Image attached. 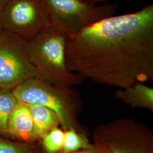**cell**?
I'll return each instance as SVG.
<instances>
[{
  "label": "cell",
  "mask_w": 153,
  "mask_h": 153,
  "mask_svg": "<svg viewBox=\"0 0 153 153\" xmlns=\"http://www.w3.org/2000/svg\"><path fill=\"white\" fill-rule=\"evenodd\" d=\"M116 97L132 108H142L153 111V89L143 83H136L122 88L115 94Z\"/></svg>",
  "instance_id": "9c48e42d"
},
{
  "label": "cell",
  "mask_w": 153,
  "mask_h": 153,
  "mask_svg": "<svg viewBox=\"0 0 153 153\" xmlns=\"http://www.w3.org/2000/svg\"><path fill=\"white\" fill-rule=\"evenodd\" d=\"M65 59L70 71L104 85L125 88L153 80V4L68 36Z\"/></svg>",
  "instance_id": "6da1fadb"
},
{
  "label": "cell",
  "mask_w": 153,
  "mask_h": 153,
  "mask_svg": "<svg viewBox=\"0 0 153 153\" xmlns=\"http://www.w3.org/2000/svg\"><path fill=\"white\" fill-rule=\"evenodd\" d=\"M4 30L25 40L51 27L43 0H10L0 15Z\"/></svg>",
  "instance_id": "8992f818"
},
{
  "label": "cell",
  "mask_w": 153,
  "mask_h": 153,
  "mask_svg": "<svg viewBox=\"0 0 153 153\" xmlns=\"http://www.w3.org/2000/svg\"><path fill=\"white\" fill-rule=\"evenodd\" d=\"M1 90H1V88H0V93H1Z\"/></svg>",
  "instance_id": "d6986e66"
},
{
  "label": "cell",
  "mask_w": 153,
  "mask_h": 153,
  "mask_svg": "<svg viewBox=\"0 0 153 153\" xmlns=\"http://www.w3.org/2000/svg\"><path fill=\"white\" fill-rule=\"evenodd\" d=\"M82 1H83L86 3L90 4H95V5H98V4L102 3V2H104L107 1V0H81Z\"/></svg>",
  "instance_id": "2e32d148"
},
{
  "label": "cell",
  "mask_w": 153,
  "mask_h": 153,
  "mask_svg": "<svg viewBox=\"0 0 153 153\" xmlns=\"http://www.w3.org/2000/svg\"><path fill=\"white\" fill-rule=\"evenodd\" d=\"M63 146L60 153H71L94 147L83 133L74 129L64 131Z\"/></svg>",
  "instance_id": "8fae6325"
},
{
  "label": "cell",
  "mask_w": 153,
  "mask_h": 153,
  "mask_svg": "<svg viewBox=\"0 0 153 153\" xmlns=\"http://www.w3.org/2000/svg\"><path fill=\"white\" fill-rule=\"evenodd\" d=\"M93 141L99 153H153V131L130 118L97 126Z\"/></svg>",
  "instance_id": "277c9868"
},
{
  "label": "cell",
  "mask_w": 153,
  "mask_h": 153,
  "mask_svg": "<svg viewBox=\"0 0 153 153\" xmlns=\"http://www.w3.org/2000/svg\"><path fill=\"white\" fill-rule=\"evenodd\" d=\"M26 104L33 119L35 140L60 124L58 116L52 109L38 104Z\"/></svg>",
  "instance_id": "30bf717a"
},
{
  "label": "cell",
  "mask_w": 153,
  "mask_h": 153,
  "mask_svg": "<svg viewBox=\"0 0 153 153\" xmlns=\"http://www.w3.org/2000/svg\"><path fill=\"white\" fill-rule=\"evenodd\" d=\"M2 30H3V28H2V26H1V25L0 23V33L2 31Z\"/></svg>",
  "instance_id": "ac0fdd59"
},
{
  "label": "cell",
  "mask_w": 153,
  "mask_h": 153,
  "mask_svg": "<svg viewBox=\"0 0 153 153\" xmlns=\"http://www.w3.org/2000/svg\"><path fill=\"white\" fill-rule=\"evenodd\" d=\"M49 14L51 27L67 36L107 18L115 16L117 6L98 5L81 0H43Z\"/></svg>",
  "instance_id": "5b68a950"
},
{
  "label": "cell",
  "mask_w": 153,
  "mask_h": 153,
  "mask_svg": "<svg viewBox=\"0 0 153 153\" xmlns=\"http://www.w3.org/2000/svg\"><path fill=\"white\" fill-rule=\"evenodd\" d=\"M18 100L11 90H2L0 93V133H7V123Z\"/></svg>",
  "instance_id": "7c38bea8"
},
{
  "label": "cell",
  "mask_w": 153,
  "mask_h": 153,
  "mask_svg": "<svg viewBox=\"0 0 153 153\" xmlns=\"http://www.w3.org/2000/svg\"><path fill=\"white\" fill-rule=\"evenodd\" d=\"M36 77L26 49V40L2 30L0 33V88L13 90Z\"/></svg>",
  "instance_id": "52a82bcc"
},
{
  "label": "cell",
  "mask_w": 153,
  "mask_h": 153,
  "mask_svg": "<svg viewBox=\"0 0 153 153\" xmlns=\"http://www.w3.org/2000/svg\"><path fill=\"white\" fill-rule=\"evenodd\" d=\"M12 92L18 101L43 105L53 111L64 131L74 129L83 133L78 120L82 101L71 87L55 85L35 77L22 82Z\"/></svg>",
  "instance_id": "3957f363"
},
{
  "label": "cell",
  "mask_w": 153,
  "mask_h": 153,
  "mask_svg": "<svg viewBox=\"0 0 153 153\" xmlns=\"http://www.w3.org/2000/svg\"><path fill=\"white\" fill-rule=\"evenodd\" d=\"M71 153H99L98 151L97 150V149L95 148V146L91 149H83V150H81L79 151H77L76 152H73Z\"/></svg>",
  "instance_id": "9a60e30c"
},
{
  "label": "cell",
  "mask_w": 153,
  "mask_h": 153,
  "mask_svg": "<svg viewBox=\"0 0 153 153\" xmlns=\"http://www.w3.org/2000/svg\"><path fill=\"white\" fill-rule=\"evenodd\" d=\"M67 38L50 27L26 41L28 56L36 78L55 85L71 88L83 83L85 79L70 71L66 66Z\"/></svg>",
  "instance_id": "7a4b0ae2"
},
{
  "label": "cell",
  "mask_w": 153,
  "mask_h": 153,
  "mask_svg": "<svg viewBox=\"0 0 153 153\" xmlns=\"http://www.w3.org/2000/svg\"><path fill=\"white\" fill-rule=\"evenodd\" d=\"M7 133L26 142L35 140L33 119L26 103L18 100L9 118Z\"/></svg>",
  "instance_id": "ba28073f"
},
{
  "label": "cell",
  "mask_w": 153,
  "mask_h": 153,
  "mask_svg": "<svg viewBox=\"0 0 153 153\" xmlns=\"http://www.w3.org/2000/svg\"><path fill=\"white\" fill-rule=\"evenodd\" d=\"M64 131L56 127L45 134L43 138V144L47 153H59L63 146Z\"/></svg>",
  "instance_id": "4fadbf2b"
},
{
  "label": "cell",
  "mask_w": 153,
  "mask_h": 153,
  "mask_svg": "<svg viewBox=\"0 0 153 153\" xmlns=\"http://www.w3.org/2000/svg\"><path fill=\"white\" fill-rule=\"evenodd\" d=\"M10 0H0V15Z\"/></svg>",
  "instance_id": "e0dca14e"
},
{
  "label": "cell",
  "mask_w": 153,
  "mask_h": 153,
  "mask_svg": "<svg viewBox=\"0 0 153 153\" xmlns=\"http://www.w3.org/2000/svg\"><path fill=\"white\" fill-rule=\"evenodd\" d=\"M33 153V149L27 144L0 139V153Z\"/></svg>",
  "instance_id": "5bb4252c"
}]
</instances>
